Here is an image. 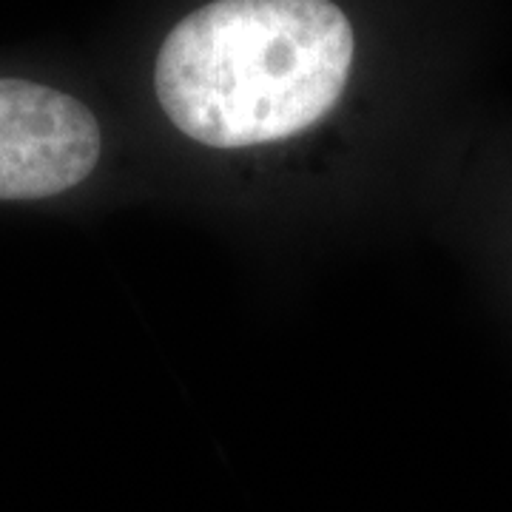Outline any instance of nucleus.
<instances>
[{"label":"nucleus","instance_id":"obj_1","mask_svg":"<svg viewBox=\"0 0 512 512\" xmlns=\"http://www.w3.org/2000/svg\"><path fill=\"white\" fill-rule=\"evenodd\" d=\"M353 52V26L330 0H214L168 32L154 89L202 146H262L339 103Z\"/></svg>","mask_w":512,"mask_h":512},{"label":"nucleus","instance_id":"obj_2","mask_svg":"<svg viewBox=\"0 0 512 512\" xmlns=\"http://www.w3.org/2000/svg\"><path fill=\"white\" fill-rule=\"evenodd\" d=\"M103 134L77 97L0 77V202L49 200L89 180Z\"/></svg>","mask_w":512,"mask_h":512}]
</instances>
